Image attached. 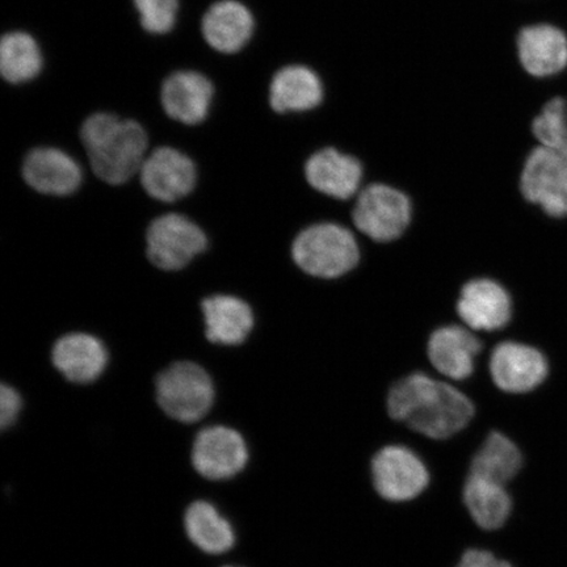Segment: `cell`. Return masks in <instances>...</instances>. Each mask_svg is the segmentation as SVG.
<instances>
[{"label": "cell", "instance_id": "1", "mask_svg": "<svg viewBox=\"0 0 567 567\" xmlns=\"http://www.w3.org/2000/svg\"><path fill=\"white\" fill-rule=\"evenodd\" d=\"M386 411L395 424L434 443L453 441L477 417L476 402L466 390L429 371L395 380L388 390Z\"/></svg>", "mask_w": 567, "mask_h": 567}, {"label": "cell", "instance_id": "2", "mask_svg": "<svg viewBox=\"0 0 567 567\" xmlns=\"http://www.w3.org/2000/svg\"><path fill=\"white\" fill-rule=\"evenodd\" d=\"M80 140L92 174L113 187L137 176L148 155L145 127L115 113L95 112L84 118Z\"/></svg>", "mask_w": 567, "mask_h": 567}, {"label": "cell", "instance_id": "3", "mask_svg": "<svg viewBox=\"0 0 567 567\" xmlns=\"http://www.w3.org/2000/svg\"><path fill=\"white\" fill-rule=\"evenodd\" d=\"M290 257L310 279L339 281L360 267L363 247L350 228L337 221H319L303 228L290 245Z\"/></svg>", "mask_w": 567, "mask_h": 567}, {"label": "cell", "instance_id": "4", "mask_svg": "<svg viewBox=\"0 0 567 567\" xmlns=\"http://www.w3.org/2000/svg\"><path fill=\"white\" fill-rule=\"evenodd\" d=\"M411 197L389 183L368 184L354 198L351 223L372 244L388 246L405 238L414 223Z\"/></svg>", "mask_w": 567, "mask_h": 567}, {"label": "cell", "instance_id": "5", "mask_svg": "<svg viewBox=\"0 0 567 567\" xmlns=\"http://www.w3.org/2000/svg\"><path fill=\"white\" fill-rule=\"evenodd\" d=\"M370 477L375 495L393 506H406L421 499L432 485L427 461L405 443H389L375 451Z\"/></svg>", "mask_w": 567, "mask_h": 567}, {"label": "cell", "instance_id": "6", "mask_svg": "<svg viewBox=\"0 0 567 567\" xmlns=\"http://www.w3.org/2000/svg\"><path fill=\"white\" fill-rule=\"evenodd\" d=\"M492 384L507 395H528L549 379L547 354L537 347L515 339L495 340L486 359Z\"/></svg>", "mask_w": 567, "mask_h": 567}, {"label": "cell", "instance_id": "7", "mask_svg": "<svg viewBox=\"0 0 567 567\" xmlns=\"http://www.w3.org/2000/svg\"><path fill=\"white\" fill-rule=\"evenodd\" d=\"M157 401L173 420L195 423L209 413L215 401V385L203 367L193 361H179L159 373Z\"/></svg>", "mask_w": 567, "mask_h": 567}, {"label": "cell", "instance_id": "8", "mask_svg": "<svg viewBox=\"0 0 567 567\" xmlns=\"http://www.w3.org/2000/svg\"><path fill=\"white\" fill-rule=\"evenodd\" d=\"M517 188L524 202L551 219L567 218V158L536 145L527 154Z\"/></svg>", "mask_w": 567, "mask_h": 567}, {"label": "cell", "instance_id": "9", "mask_svg": "<svg viewBox=\"0 0 567 567\" xmlns=\"http://www.w3.org/2000/svg\"><path fill=\"white\" fill-rule=\"evenodd\" d=\"M455 313L460 323L477 334L501 336L514 321V297L499 280L477 276L461 287Z\"/></svg>", "mask_w": 567, "mask_h": 567}, {"label": "cell", "instance_id": "10", "mask_svg": "<svg viewBox=\"0 0 567 567\" xmlns=\"http://www.w3.org/2000/svg\"><path fill=\"white\" fill-rule=\"evenodd\" d=\"M484 339L463 323L439 326L425 344L430 370L453 384L470 382L478 371Z\"/></svg>", "mask_w": 567, "mask_h": 567}, {"label": "cell", "instance_id": "11", "mask_svg": "<svg viewBox=\"0 0 567 567\" xmlns=\"http://www.w3.org/2000/svg\"><path fill=\"white\" fill-rule=\"evenodd\" d=\"M147 257L163 271H177L208 247L207 234L193 219L167 213L153 219L146 231Z\"/></svg>", "mask_w": 567, "mask_h": 567}, {"label": "cell", "instance_id": "12", "mask_svg": "<svg viewBox=\"0 0 567 567\" xmlns=\"http://www.w3.org/2000/svg\"><path fill=\"white\" fill-rule=\"evenodd\" d=\"M515 54L532 80H555L567 70V33L548 21L523 25L515 35Z\"/></svg>", "mask_w": 567, "mask_h": 567}, {"label": "cell", "instance_id": "13", "mask_svg": "<svg viewBox=\"0 0 567 567\" xmlns=\"http://www.w3.org/2000/svg\"><path fill=\"white\" fill-rule=\"evenodd\" d=\"M138 177L147 196L161 203H175L194 193L198 172L194 159L179 148L159 146L148 153Z\"/></svg>", "mask_w": 567, "mask_h": 567}, {"label": "cell", "instance_id": "14", "mask_svg": "<svg viewBox=\"0 0 567 567\" xmlns=\"http://www.w3.org/2000/svg\"><path fill=\"white\" fill-rule=\"evenodd\" d=\"M303 176L316 193L332 200L349 202L363 189L364 166L354 155L328 146L305 162Z\"/></svg>", "mask_w": 567, "mask_h": 567}, {"label": "cell", "instance_id": "15", "mask_svg": "<svg viewBox=\"0 0 567 567\" xmlns=\"http://www.w3.org/2000/svg\"><path fill=\"white\" fill-rule=\"evenodd\" d=\"M215 94V84L200 71L177 70L163 80L159 102L168 118L195 126L208 118Z\"/></svg>", "mask_w": 567, "mask_h": 567}, {"label": "cell", "instance_id": "16", "mask_svg": "<svg viewBox=\"0 0 567 567\" xmlns=\"http://www.w3.org/2000/svg\"><path fill=\"white\" fill-rule=\"evenodd\" d=\"M21 176L35 193L55 197L75 194L83 183L80 163L53 146H39L28 152L21 163Z\"/></svg>", "mask_w": 567, "mask_h": 567}, {"label": "cell", "instance_id": "17", "mask_svg": "<svg viewBox=\"0 0 567 567\" xmlns=\"http://www.w3.org/2000/svg\"><path fill=\"white\" fill-rule=\"evenodd\" d=\"M247 463V445L236 430L213 425L198 432L193 449V464L204 478H233L245 470Z\"/></svg>", "mask_w": 567, "mask_h": 567}, {"label": "cell", "instance_id": "18", "mask_svg": "<svg viewBox=\"0 0 567 567\" xmlns=\"http://www.w3.org/2000/svg\"><path fill=\"white\" fill-rule=\"evenodd\" d=\"M254 13L243 0H216L202 18L200 31L207 45L221 54H237L250 44Z\"/></svg>", "mask_w": 567, "mask_h": 567}, {"label": "cell", "instance_id": "19", "mask_svg": "<svg viewBox=\"0 0 567 567\" xmlns=\"http://www.w3.org/2000/svg\"><path fill=\"white\" fill-rule=\"evenodd\" d=\"M324 84L316 70L292 63L280 68L268 86V105L275 113L315 111L324 101Z\"/></svg>", "mask_w": 567, "mask_h": 567}, {"label": "cell", "instance_id": "20", "mask_svg": "<svg viewBox=\"0 0 567 567\" xmlns=\"http://www.w3.org/2000/svg\"><path fill=\"white\" fill-rule=\"evenodd\" d=\"M461 502L477 529L494 535L507 526L515 509V496L508 486L467 474Z\"/></svg>", "mask_w": 567, "mask_h": 567}, {"label": "cell", "instance_id": "21", "mask_svg": "<svg viewBox=\"0 0 567 567\" xmlns=\"http://www.w3.org/2000/svg\"><path fill=\"white\" fill-rule=\"evenodd\" d=\"M526 467V455L512 436L499 430L487 432L474 451L467 474L512 486Z\"/></svg>", "mask_w": 567, "mask_h": 567}, {"label": "cell", "instance_id": "22", "mask_svg": "<svg viewBox=\"0 0 567 567\" xmlns=\"http://www.w3.org/2000/svg\"><path fill=\"white\" fill-rule=\"evenodd\" d=\"M52 359L56 370L69 381L90 384L103 374L109 353L102 340L84 332H73L56 340Z\"/></svg>", "mask_w": 567, "mask_h": 567}, {"label": "cell", "instance_id": "23", "mask_svg": "<svg viewBox=\"0 0 567 567\" xmlns=\"http://www.w3.org/2000/svg\"><path fill=\"white\" fill-rule=\"evenodd\" d=\"M202 309L205 336L212 343L243 344L254 329L252 309L238 297L212 296L203 301Z\"/></svg>", "mask_w": 567, "mask_h": 567}, {"label": "cell", "instance_id": "24", "mask_svg": "<svg viewBox=\"0 0 567 567\" xmlns=\"http://www.w3.org/2000/svg\"><path fill=\"white\" fill-rule=\"evenodd\" d=\"M184 528L190 542L207 555L218 556L236 544V532L209 502L197 501L184 514Z\"/></svg>", "mask_w": 567, "mask_h": 567}, {"label": "cell", "instance_id": "25", "mask_svg": "<svg viewBox=\"0 0 567 567\" xmlns=\"http://www.w3.org/2000/svg\"><path fill=\"white\" fill-rule=\"evenodd\" d=\"M44 69V54L31 33L12 31L0 40V74L10 84L32 82Z\"/></svg>", "mask_w": 567, "mask_h": 567}, {"label": "cell", "instance_id": "26", "mask_svg": "<svg viewBox=\"0 0 567 567\" xmlns=\"http://www.w3.org/2000/svg\"><path fill=\"white\" fill-rule=\"evenodd\" d=\"M530 134L536 145L561 153L567 158V96H553L532 118Z\"/></svg>", "mask_w": 567, "mask_h": 567}, {"label": "cell", "instance_id": "27", "mask_svg": "<svg viewBox=\"0 0 567 567\" xmlns=\"http://www.w3.org/2000/svg\"><path fill=\"white\" fill-rule=\"evenodd\" d=\"M142 30L154 35L172 32L177 23L181 0H131Z\"/></svg>", "mask_w": 567, "mask_h": 567}, {"label": "cell", "instance_id": "28", "mask_svg": "<svg viewBox=\"0 0 567 567\" xmlns=\"http://www.w3.org/2000/svg\"><path fill=\"white\" fill-rule=\"evenodd\" d=\"M455 567H515L507 558L485 547H471L464 550Z\"/></svg>", "mask_w": 567, "mask_h": 567}, {"label": "cell", "instance_id": "29", "mask_svg": "<svg viewBox=\"0 0 567 567\" xmlns=\"http://www.w3.org/2000/svg\"><path fill=\"white\" fill-rule=\"evenodd\" d=\"M21 396L12 386L3 384L0 388V427L2 430L11 427L20 414Z\"/></svg>", "mask_w": 567, "mask_h": 567}, {"label": "cell", "instance_id": "30", "mask_svg": "<svg viewBox=\"0 0 567 567\" xmlns=\"http://www.w3.org/2000/svg\"><path fill=\"white\" fill-rule=\"evenodd\" d=\"M224 567H237V566H224Z\"/></svg>", "mask_w": 567, "mask_h": 567}]
</instances>
